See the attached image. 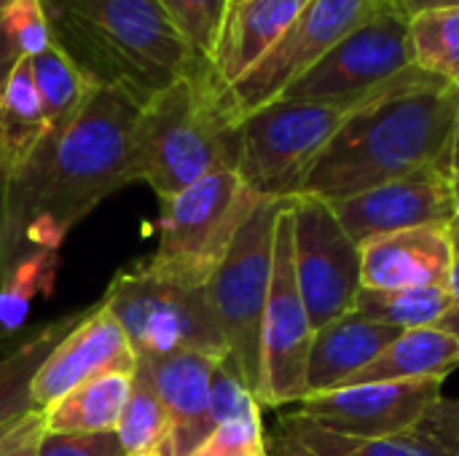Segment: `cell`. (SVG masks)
Returning a JSON list of instances; mask_svg holds the SVG:
<instances>
[{"label":"cell","mask_w":459,"mask_h":456,"mask_svg":"<svg viewBox=\"0 0 459 456\" xmlns=\"http://www.w3.org/2000/svg\"><path fill=\"white\" fill-rule=\"evenodd\" d=\"M143 102L118 83H97L81 113L48 132L27 164L0 185V288L32 258L54 253L100 202L134 183Z\"/></svg>","instance_id":"cell-1"},{"label":"cell","mask_w":459,"mask_h":456,"mask_svg":"<svg viewBox=\"0 0 459 456\" xmlns=\"http://www.w3.org/2000/svg\"><path fill=\"white\" fill-rule=\"evenodd\" d=\"M457 105L459 86L420 67L390 78L333 134L299 196L336 202L425 169L452 175Z\"/></svg>","instance_id":"cell-2"},{"label":"cell","mask_w":459,"mask_h":456,"mask_svg":"<svg viewBox=\"0 0 459 456\" xmlns=\"http://www.w3.org/2000/svg\"><path fill=\"white\" fill-rule=\"evenodd\" d=\"M54 40L97 83L143 105L202 62L159 0H43Z\"/></svg>","instance_id":"cell-3"},{"label":"cell","mask_w":459,"mask_h":456,"mask_svg":"<svg viewBox=\"0 0 459 456\" xmlns=\"http://www.w3.org/2000/svg\"><path fill=\"white\" fill-rule=\"evenodd\" d=\"M239 121L231 89L210 65L180 75L143 105L134 140L137 180L161 202L212 172H237Z\"/></svg>","instance_id":"cell-4"},{"label":"cell","mask_w":459,"mask_h":456,"mask_svg":"<svg viewBox=\"0 0 459 456\" xmlns=\"http://www.w3.org/2000/svg\"><path fill=\"white\" fill-rule=\"evenodd\" d=\"M102 304L126 333L137 360L180 352L229 357L207 282L161 271L145 261L118 271Z\"/></svg>","instance_id":"cell-5"},{"label":"cell","mask_w":459,"mask_h":456,"mask_svg":"<svg viewBox=\"0 0 459 456\" xmlns=\"http://www.w3.org/2000/svg\"><path fill=\"white\" fill-rule=\"evenodd\" d=\"M385 83L342 99L280 97L247 113L239 121V180L261 199L299 196L312 164L333 134Z\"/></svg>","instance_id":"cell-6"},{"label":"cell","mask_w":459,"mask_h":456,"mask_svg":"<svg viewBox=\"0 0 459 456\" xmlns=\"http://www.w3.org/2000/svg\"><path fill=\"white\" fill-rule=\"evenodd\" d=\"M285 202L288 199L258 202L207 282L229 360L255 400L261 390V325L272 285L274 231Z\"/></svg>","instance_id":"cell-7"},{"label":"cell","mask_w":459,"mask_h":456,"mask_svg":"<svg viewBox=\"0 0 459 456\" xmlns=\"http://www.w3.org/2000/svg\"><path fill=\"white\" fill-rule=\"evenodd\" d=\"M258 202L261 196L231 169L212 172L180 194L161 199L159 247L148 263L194 282H210Z\"/></svg>","instance_id":"cell-8"},{"label":"cell","mask_w":459,"mask_h":456,"mask_svg":"<svg viewBox=\"0 0 459 456\" xmlns=\"http://www.w3.org/2000/svg\"><path fill=\"white\" fill-rule=\"evenodd\" d=\"M312 336L315 328L293 266V218L288 199L277 218L272 285L261 325V409L299 406L307 398Z\"/></svg>","instance_id":"cell-9"},{"label":"cell","mask_w":459,"mask_h":456,"mask_svg":"<svg viewBox=\"0 0 459 456\" xmlns=\"http://www.w3.org/2000/svg\"><path fill=\"white\" fill-rule=\"evenodd\" d=\"M387 8H393L390 0H309L274 48H269L266 56L231 86L237 113L245 118L280 99L282 91L317 65L339 40Z\"/></svg>","instance_id":"cell-10"},{"label":"cell","mask_w":459,"mask_h":456,"mask_svg":"<svg viewBox=\"0 0 459 456\" xmlns=\"http://www.w3.org/2000/svg\"><path fill=\"white\" fill-rule=\"evenodd\" d=\"M293 266L312 328L352 312L360 290V245L344 231L331 202L293 196Z\"/></svg>","instance_id":"cell-11"},{"label":"cell","mask_w":459,"mask_h":456,"mask_svg":"<svg viewBox=\"0 0 459 456\" xmlns=\"http://www.w3.org/2000/svg\"><path fill=\"white\" fill-rule=\"evenodd\" d=\"M409 67H414L409 48V19L395 8H387L339 40L317 65L293 81L282 97L342 99L371 91Z\"/></svg>","instance_id":"cell-12"},{"label":"cell","mask_w":459,"mask_h":456,"mask_svg":"<svg viewBox=\"0 0 459 456\" xmlns=\"http://www.w3.org/2000/svg\"><path fill=\"white\" fill-rule=\"evenodd\" d=\"M441 387L444 382L436 379L352 384L304 398L290 414L333 435L387 438L411 433L441 395Z\"/></svg>","instance_id":"cell-13"},{"label":"cell","mask_w":459,"mask_h":456,"mask_svg":"<svg viewBox=\"0 0 459 456\" xmlns=\"http://www.w3.org/2000/svg\"><path fill=\"white\" fill-rule=\"evenodd\" d=\"M331 207L358 245L422 226H455L459 218L452 175L441 169H425L363 194L336 199Z\"/></svg>","instance_id":"cell-14"},{"label":"cell","mask_w":459,"mask_h":456,"mask_svg":"<svg viewBox=\"0 0 459 456\" xmlns=\"http://www.w3.org/2000/svg\"><path fill=\"white\" fill-rule=\"evenodd\" d=\"M116 371L134 374L137 355L116 317L100 301L97 306H89L86 317L59 341L38 371L32 406L35 411H46L81 384Z\"/></svg>","instance_id":"cell-15"},{"label":"cell","mask_w":459,"mask_h":456,"mask_svg":"<svg viewBox=\"0 0 459 456\" xmlns=\"http://www.w3.org/2000/svg\"><path fill=\"white\" fill-rule=\"evenodd\" d=\"M452 226H422L360 245V288H449L455 266Z\"/></svg>","instance_id":"cell-16"},{"label":"cell","mask_w":459,"mask_h":456,"mask_svg":"<svg viewBox=\"0 0 459 456\" xmlns=\"http://www.w3.org/2000/svg\"><path fill=\"white\" fill-rule=\"evenodd\" d=\"M140 363H145L167 414V438L159 456H194L212 433L210 387L218 357L180 352Z\"/></svg>","instance_id":"cell-17"},{"label":"cell","mask_w":459,"mask_h":456,"mask_svg":"<svg viewBox=\"0 0 459 456\" xmlns=\"http://www.w3.org/2000/svg\"><path fill=\"white\" fill-rule=\"evenodd\" d=\"M401 333V328L385 325L355 309L317 328L309 349L307 398L344 387Z\"/></svg>","instance_id":"cell-18"},{"label":"cell","mask_w":459,"mask_h":456,"mask_svg":"<svg viewBox=\"0 0 459 456\" xmlns=\"http://www.w3.org/2000/svg\"><path fill=\"white\" fill-rule=\"evenodd\" d=\"M309 0H242L229 8L210 67L229 89L290 30Z\"/></svg>","instance_id":"cell-19"},{"label":"cell","mask_w":459,"mask_h":456,"mask_svg":"<svg viewBox=\"0 0 459 456\" xmlns=\"http://www.w3.org/2000/svg\"><path fill=\"white\" fill-rule=\"evenodd\" d=\"M269 456H455L433 438L411 430L387 438H344L282 414L266 441Z\"/></svg>","instance_id":"cell-20"},{"label":"cell","mask_w":459,"mask_h":456,"mask_svg":"<svg viewBox=\"0 0 459 456\" xmlns=\"http://www.w3.org/2000/svg\"><path fill=\"white\" fill-rule=\"evenodd\" d=\"M459 368V341L441 328L403 331L387 344L366 368H360L344 387L377 384V382H411L436 379L444 382Z\"/></svg>","instance_id":"cell-21"},{"label":"cell","mask_w":459,"mask_h":456,"mask_svg":"<svg viewBox=\"0 0 459 456\" xmlns=\"http://www.w3.org/2000/svg\"><path fill=\"white\" fill-rule=\"evenodd\" d=\"M48 134L30 56H19L0 86V185L8 183Z\"/></svg>","instance_id":"cell-22"},{"label":"cell","mask_w":459,"mask_h":456,"mask_svg":"<svg viewBox=\"0 0 459 456\" xmlns=\"http://www.w3.org/2000/svg\"><path fill=\"white\" fill-rule=\"evenodd\" d=\"M89 309H78L70 314H62L30 336H24L19 344L8 347L0 355V433L8 430L13 422L35 411L32 406V387L35 376L48 360V355L59 347V341L86 317Z\"/></svg>","instance_id":"cell-23"},{"label":"cell","mask_w":459,"mask_h":456,"mask_svg":"<svg viewBox=\"0 0 459 456\" xmlns=\"http://www.w3.org/2000/svg\"><path fill=\"white\" fill-rule=\"evenodd\" d=\"M134 374H105L67 392L51 409H46V430L59 435H100L116 433L121 411L126 406Z\"/></svg>","instance_id":"cell-24"},{"label":"cell","mask_w":459,"mask_h":456,"mask_svg":"<svg viewBox=\"0 0 459 456\" xmlns=\"http://www.w3.org/2000/svg\"><path fill=\"white\" fill-rule=\"evenodd\" d=\"M30 65L48 132H59L81 113L97 81H91L56 40L46 51L32 56Z\"/></svg>","instance_id":"cell-25"},{"label":"cell","mask_w":459,"mask_h":456,"mask_svg":"<svg viewBox=\"0 0 459 456\" xmlns=\"http://www.w3.org/2000/svg\"><path fill=\"white\" fill-rule=\"evenodd\" d=\"M352 309L401 331L433 328L452 309V293L449 288H406V290L360 288Z\"/></svg>","instance_id":"cell-26"},{"label":"cell","mask_w":459,"mask_h":456,"mask_svg":"<svg viewBox=\"0 0 459 456\" xmlns=\"http://www.w3.org/2000/svg\"><path fill=\"white\" fill-rule=\"evenodd\" d=\"M411 65L459 86V8H433L409 19Z\"/></svg>","instance_id":"cell-27"},{"label":"cell","mask_w":459,"mask_h":456,"mask_svg":"<svg viewBox=\"0 0 459 456\" xmlns=\"http://www.w3.org/2000/svg\"><path fill=\"white\" fill-rule=\"evenodd\" d=\"M116 435L124 446L126 456L159 454L167 438V414L153 387V379L145 363L137 360V371L132 376V390L126 406L121 411Z\"/></svg>","instance_id":"cell-28"},{"label":"cell","mask_w":459,"mask_h":456,"mask_svg":"<svg viewBox=\"0 0 459 456\" xmlns=\"http://www.w3.org/2000/svg\"><path fill=\"white\" fill-rule=\"evenodd\" d=\"M159 3L172 16L175 27L188 40L194 54L210 65L231 0H159Z\"/></svg>","instance_id":"cell-29"},{"label":"cell","mask_w":459,"mask_h":456,"mask_svg":"<svg viewBox=\"0 0 459 456\" xmlns=\"http://www.w3.org/2000/svg\"><path fill=\"white\" fill-rule=\"evenodd\" d=\"M0 24L19 56H38L54 43L43 0H3Z\"/></svg>","instance_id":"cell-30"},{"label":"cell","mask_w":459,"mask_h":456,"mask_svg":"<svg viewBox=\"0 0 459 456\" xmlns=\"http://www.w3.org/2000/svg\"><path fill=\"white\" fill-rule=\"evenodd\" d=\"M194 456H269L261 406H250L247 411L215 425Z\"/></svg>","instance_id":"cell-31"},{"label":"cell","mask_w":459,"mask_h":456,"mask_svg":"<svg viewBox=\"0 0 459 456\" xmlns=\"http://www.w3.org/2000/svg\"><path fill=\"white\" fill-rule=\"evenodd\" d=\"M38 456H126V452L116 433H100V435L46 433Z\"/></svg>","instance_id":"cell-32"},{"label":"cell","mask_w":459,"mask_h":456,"mask_svg":"<svg viewBox=\"0 0 459 456\" xmlns=\"http://www.w3.org/2000/svg\"><path fill=\"white\" fill-rule=\"evenodd\" d=\"M414 430L459 456V398L438 395Z\"/></svg>","instance_id":"cell-33"},{"label":"cell","mask_w":459,"mask_h":456,"mask_svg":"<svg viewBox=\"0 0 459 456\" xmlns=\"http://www.w3.org/2000/svg\"><path fill=\"white\" fill-rule=\"evenodd\" d=\"M46 433V414L30 411L0 433V456H38Z\"/></svg>","instance_id":"cell-34"},{"label":"cell","mask_w":459,"mask_h":456,"mask_svg":"<svg viewBox=\"0 0 459 456\" xmlns=\"http://www.w3.org/2000/svg\"><path fill=\"white\" fill-rule=\"evenodd\" d=\"M457 247V245H455ZM449 293H452V309L441 317V323L436 328L452 333L459 341V247L455 255V266H452V277H449Z\"/></svg>","instance_id":"cell-35"},{"label":"cell","mask_w":459,"mask_h":456,"mask_svg":"<svg viewBox=\"0 0 459 456\" xmlns=\"http://www.w3.org/2000/svg\"><path fill=\"white\" fill-rule=\"evenodd\" d=\"M390 5L401 16L411 19V16H417L422 11H433V8H459V0H390Z\"/></svg>","instance_id":"cell-36"},{"label":"cell","mask_w":459,"mask_h":456,"mask_svg":"<svg viewBox=\"0 0 459 456\" xmlns=\"http://www.w3.org/2000/svg\"><path fill=\"white\" fill-rule=\"evenodd\" d=\"M0 8H3V0H0ZM16 62H19V54H16V48L11 46V40H8V35H5V30H3V24H0V86H3L5 78L11 75V70H13Z\"/></svg>","instance_id":"cell-37"},{"label":"cell","mask_w":459,"mask_h":456,"mask_svg":"<svg viewBox=\"0 0 459 456\" xmlns=\"http://www.w3.org/2000/svg\"><path fill=\"white\" fill-rule=\"evenodd\" d=\"M449 167H452V175L459 172V105H457V116H455V129H452V153H449Z\"/></svg>","instance_id":"cell-38"},{"label":"cell","mask_w":459,"mask_h":456,"mask_svg":"<svg viewBox=\"0 0 459 456\" xmlns=\"http://www.w3.org/2000/svg\"><path fill=\"white\" fill-rule=\"evenodd\" d=\"M8 339H11V328L0 320V347H5V344H8Z\"/></svg>","instance_id":"cell-39"},{"label":"cell","mask_w":459,"mask_h":456,"mask_svg":"<svg viewBox=\"0 0 459 456\" xmlns=\"http://www.w3.org/2000/svg\"><path fill=\"white\" fill-rule=\"evenodd\" d=\"M452 194H455V204H457V215H459V172L452 175Z\"/></svg>","instance_id":"cell-40"},{"label":"cell","mask_w":459,"mask_h":456,"mask_svg":"<svg viewBox=\"0 0 459 456\" xmlns=\"http://www.w3.org/2000/svg\"><path fill=\"white\" fill-rule=\"evenodd\" d=\"M452 237H455V245L459 247V218L455 220V226H452Z\"/></svg>","instance_id":"cell-41"},{"label":"cell","mask_w":459,"mask_h":456,"mask_svg":"<svg viewBox=\"0 0 459 456\" xmlns=\"http://www.w3.org/2000/svg\"><path fill=\"white\" fill-rule=\"evenodd\" d=\"M234 3H242V0H231V5H234Z\"/></svg>","instance_id":"cell-42"},{"label":"cell","mask_w":459,"mask_h":456,"mask_svg":"<svg viewBox=\"0 0 459 456\" xmlns=\"http://www.w3.org/2000/svg\"><path fill=\"white\" fill-rule=\"evenodd\" d=\"M148 456H159V454H148Z\"/></svg>","instance_id":"cell-43"}]
</instances>
